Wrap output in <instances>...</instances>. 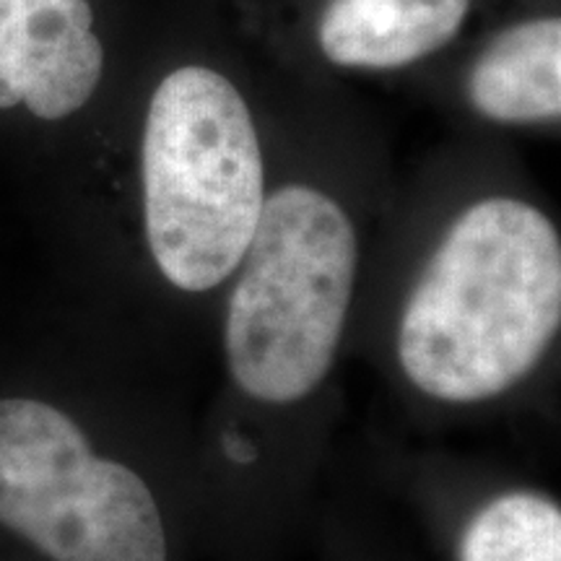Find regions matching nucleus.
Masks as SVG:
<instances>
[{
    "instance_id": "nucleus-3",
    "label": "nucleus",
    "mask_w": 561,
    "mask_h": 561,
    "mask_svg": "<svg viewBox=\"0 0 561 561\" xmlns=\"http://www.w3.org/2000/svg\"><path fill=\"white\" fill-rule=\"evenodd\" d=\"M356 265V229L331 195L289 185L265 198L224 325L231 380L244 396L289 405L325 380Z\"/></svg>"
},
{
    "instance_id": "nucleus-8",
    "label": "nucleus",
    "mask_w": 561,
    "mask_h": 561,
    "mask_svg": "<svg viewBox=\"0 0 561 561\" xmlns=\"http://www.w3.org/2000/svg\"><path fill=\"white\" fill-rule=\"evenodd\" d=\"M460 561H561V507L538 491H507L473 512Z\"/></svg>"
},
{
    "instance_id": "nucleus-6",
    "label": "nucleus",
    "mask_w": 561,
    "mask_h": 561,
    "mask_svg": "<svg viewBox=\"0 0 561 561\" xmlns=\"http://www.w3.org/2000/svg\"><path fill=\"white\" fill-rule=\"evenodd\" d=\"M468 11L471 0H331L318 42L335 66L403 68L445 47Z\"/></svg>"
},
{
    "instance_id": "nucleus-1",
    "label": "nucleus",
    "mask_w": 561,
    "mask_h": 561,
    "mask_svg": "<svg viewBox=\"0 0 561 561\" xmlns=\"http://www.w3.org/2000/svg\"><path fill=\"white\" fill-rule=\"evenodd\" d=\"M561 325V242L515 198L466 208L426 263L398 325V362L419 392L471 405L536 371Z\"/></svg>"
},
{
    "instance_id": "nucleus-7",
    "label": "nucleus",
    "mask_w": 561,
    "mask_h": 561,
    "mask_svg": "<svg viewBox=\"0 0 561 561\" xmlns=\"http://www.w3.org/2000/svg\"><path fill=\"white\" fill-rule=\"evenodd\" d=\"M468 100L496 123L557 121L561 21L530 19L496 34L468 73Z\"/></svg>"
},
{
    "instance_id": "nucleus-4",
    "label": "nucleus",
    "mask_w": 561,
    "mask_h": 561,
    "mask_svg": "<svg viewBox=\"0 0 561 561\" xmlns=\"http://www.w3.org/2000/svg\"><path fill=\"white\" fill-rule=\"evenodd\" d=\"M0 525L50 561L170 559L149 483L37 398H0Z\"/></svg>"
},
{
    "instance_id": "nucleus-2",
    "label": "nucleus",
    "mask_w": 561,
    "mask_h": 561,
    "mask_svg": "<svg viewBox=\"0 0 561 561\" xmlns=\"http://www.w3.org/2000/svg\"><path fill=\"white\" fill-rule=\"evenodd\" d=\"M146 240L161 276L208 291L240 268L265 203L255 123L227 76L172 70L153 91L140 144Z\"/></svg>"
},
{
    "instance_id": "nucleus-5",
    "label": "nucleus",
    "mask_w": 561,
    "mask_h": 561,
    "mask_svg": "<svg viewBox=\"0 0 561 561\" xmlns=\"http://www.w3.org/2000/svg\"><path fill=\"white\" fill-rule=\"evenodd\" d=\"M104 68L91 0H0V117L73 121L94 102Z\"/></svg>"
}]
</instances>
